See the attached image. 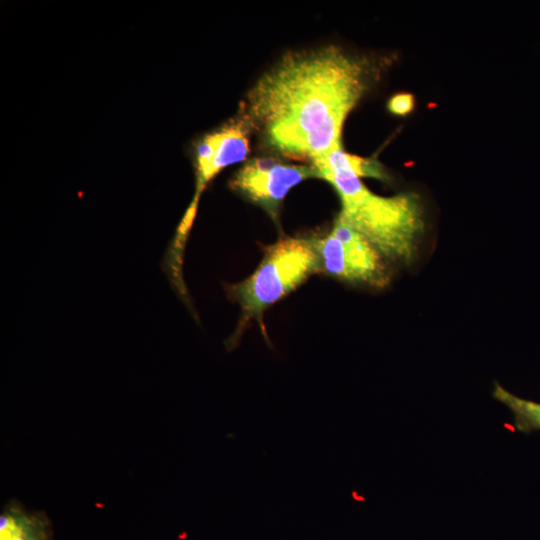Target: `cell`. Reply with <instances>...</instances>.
<instances>
[{"label":"cell","mask_w":540,"mask_h":540,"mask_svg":"<svg viewBox=\"0 0 540 540\" xmlns=\"http://www.w3.org/2000/svg\"><path fill=\"white\" fill-rule=\"evenodd\" d=\"M319 178L312 165H295L273 158L247 161L230 182L233 190L278 220L283 200L291 188L308 178Z\"/></svg>","instance_id":"cell-5"},{"label":"cell","mask_w":540,"mask_h":540,"mask_svg":"<svg viewBox=\"0 0 540 540\" xmlns=\"http://www.w3.org/2000/svg\"><path fill=\"white\" fill-rule=\"evenodd\" d=\"M389 60L336 45L288 52L249 90L243 117L272 151L312 163L342 147L347 116Z\"/></svg>","instance_id":"cell-1"},{"label":"cell","mask_w":540,"mask_h":540,"mask_svg":"<svg viewBox=\"0 0 540 540\" xmlns=\"http://www.w3.org/2000/svg\"><path fill=\"white\" fill-rule=\"evenodd\" d=\"M311 165L346 169L359 178L371 177L382 181L389 179L387 172L377 159L349 154L342 147L312 162Z\"/></svg>","instance_id":"cell-9"},{"label":"cell","mask_w":540,"mask_h":540,"mask_svg":"<svg viewBox=\"0 0 540 540\" xmlns=\"http://www.w3.org/2000/svg\"><path fill=\"white\" fill-rule=\"evenodd\" d=\"M0 540H53L52 522L45 511H29L11 499L1 510Z\"/></svg>","instance_id":"cell-7"},{"label":"cell","mask_w":540,"mask_h":540,"mask_svg":"<svg viewBox=\"0 0 540 540\" xmlns=\"http://www.w3.org/2000/svg\"><path fill=\"white\" fill-rule=\"evenodd\" d=\"M250 129V124L242 117L218 131L209 133L213 145L211 162L206 170L196 173L194 198L181 221L182 226L191 228L200 195L207 184L224 168L246 159L249 153Z\"/></svg>","instance_id":"cell-6"},{"label":"cell","mask_w":540,"mask_h":540,"mask_svg":"<svg viewBox=\"0 0 540 540\" xmlns=\"http://www.w3.org/2000/svg\"><path fill=\"white\" fill-rule=\"evenodd\" d=\"M321 270L334 278L383 286L387 276L380 252L361 233L337 217L331 231L317 239Z\"/></svg>","instance_id":"cell-4"},{"label":"cell","mask_w":540,"mask_h":540,"mask_svg":"<svg viewBox=\"0 0 540 540\" xmlns=\"http://www.w3.org/2000/svg\"><path fill=\"white\" fill-rule=\"evenodd\" d=\"M492 396L513 414V427L522 433L540 431V403L520 398L498 382L494 383Z\"/></svg>","instance_id":"cell-8"},{"label":"cell","mask_w":540,"mask_h":540,"mask_svg":"<svg viewBox=\"0 0 540 540\" xmlns=\"http://www.w3.org/2000/svg\"><path fill=\"white\" fill-rule=\"evenodd\" d=\"M414 96L410 93L403 92L393 95L387 104L388 110L398 116L409 114L414 108Z\"/></svg>","instance_id":"cell-10"},{"label":"cell","mask_w":540,"mask_h":540,"mask_svg":"<svg viewBox=\"0 0 540 540\" xmlns=\"http://www.w3.org/2000/svg\"><path fill=\"white\" fill-rule=\"evenodd\" d=\"M321 270L317 238L287 237L269 246L255 272L230 288L243 318L262 319L273 303Z\"/></svg>","instance_id":"cell-3"},{"label":"cell","mask_w":540,"mask_h":540,"mask_svg":"<svg viewBox=\"0 0 540 540\" xmlns=\"http://www.w3.org/2000/svg\"><path fill=\"white\" fill-rule=\"evenodd\" d=\"M313 167L339 196L337 217L367 238L381 255L406 262L413 259L424 230L423 206L416 193L381 196L349 170Z\"/></svg>","instance_id":"cell-2"}]
</instances>
